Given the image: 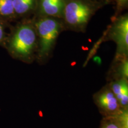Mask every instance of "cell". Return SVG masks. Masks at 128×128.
<instances>
[{
  "label": "cell",
  "mask_w": 128,
  "mask_h": 128,
  "mask_svg": "<svg viewBox=\"0 0 128 128\" xmlns=\"http://www.w3.org/2000/svg\"><path fill=\"white\" fill-rule=\"evenodd\" d=\"M4 28L2 25L0 24V42H1L4 39Z\"/></svg>",
  "instance_id": "cell-13"
},
{
  "label": "cell",
  "mask_w": 128,
  "mask_h": 128,
  "mask_svg": "<svg viewBox=\"0 0 128 128\" xmlns=\"http://www.w3.org/2000/svg\"><path fill=\"white\" fill-rule=\"evenodd\" d=\"M94 8L85 0H69L65 2L63 15L69 26L82 28L94 12Z\"/></svg>",
  "instance_id": "cell-3"
},
{
  "label": "cell",
  "mask_w": 128,
  "mask_h": 128,
  "mask_svg": "<svg viewBox=\"0 0 128 128\" xmlns=\"http://www.w3.org/2000/svg\"><path fill=\"white\" fill-rule=\"evenodd\" d=\"M114 94L122 108H128V79H119L111 81L108 84Z\"/></svg>",
  "instance_id": "cell-6"
},
{
  "label": "cell",
  "mask_w": 128,
  "mask_h": 128,
  "mask_svg": "<svg viewBox=\"0 0 128 128\" xmlns=\"http://www.w3.org/2000/svg\"><path fill=\"white\" fill-rule=\"evenodd\" d=\"M116 62L112 74V81L119 79H128V56L116 57Z\"/></svg>",
  "instance_id": "cell-9"
},
{
  "label": "cell",
  "mask_w": 128,
  "mask_h": 128,
  "mask_svg": "<svg viewBox=\"0 0 128 128\" xmlns=\"http://www.w3.org/2000/svg\"><path fill=\"white\" fill-rule=\"evenodd\" d=\"M39 36L38 58L45 60L49 57L60 30V24L56 19L46 17L36 23Z\"/></svg>",
  "instance_id": "cell-2"
},
{
  "label": "cell",
  "mask_w": 128,
  "mask_h": 128,
  "mask_svg": "<svg viewBox=\"0 0 128 128\" xmlns=\"http://www.w3.org/2000/svg\"><path fill=\"white\" fill-rule=\"evenodd\" d=\"M116 1L119 6L123 7V6H125L127 4L128 0H116Z\"/></svg>",
  "instance_id": "cell-12"
},
{
  "label": "cell",
  "mask_w": 128,
  "mask_h": 128,
  "mask_svg": "<svg viewBox=\"0 0 128 128\" xmlns=\"http://www.w3.org/2000/svg\"><path fill=\"white\" fill-rule=\"evenodd\" d=\"M100 128H128V108H123L115 116L103 117Z\"/></svg>",
  "instance_id": "cell-7"
},
{
  "label": "cell",
  "mask_w": 128,
  "mask_h": 128,
  "mask_svg": "<svg viewBox=\"0 0 128 128\" xmlns=\"http://www.w3.org/2000/svg\"><path fill=\"white\" fill-rule=\"evenodd\" d=\"M93 100L103 117L115 116L123 109L108 85L94 94Z\"/></svg>",
  "instance_id": "cell-4"
},
{
  "label": "cell",
  "mask_w": 128,
  "mask_h": 128,
  "mask_svg": "<svg viewBox=\"0 0 128 128\" xmlns=\"http://www.w3.org/2000/svg\"><path fill=\"white\" fill-rule=\"evenodd\" d=\"M54 1V0H40V2H49V1Z\"/></svg>",
  "instance_id": "cell-14"
},
{
  "label": "cell",
  "mask_w": 128,
  "mask_h": 128,
  "mask_svg": "<svg viewBox=\"0 0 128 128\" xmlns=\"http://www.w3.org/2000/svg\"><path fill=\"white\" fill-rule=\"evenodd\" d=\"M13 0H0V14L3 16H10L14 14Z\"/></svg>",
  "instance_id": "cell-11"
},
{
  "label": "cell",
  "mask_w": 128,
  "mask_h": 128,
  "mask_svg": "<svg viewBox=\"0 0 128 128\" xmlns=\"http://www.w3.org/2000/svg\"><path fill=\"white\" fill-rule=\"evenodd\" d=\"M65 0H54L49 2H40V12L50 17H60L63 15Z\"/></svg>",
  "instance_id": "cell-8"
},
{
  "label": "cell",
  "mask_w": 128,
  "mask_h": 128,
  "mask_svg": "<svg viewBox=\"0 0 128 128\" xmlns=\"http://www.w3.org/2000/svg\"><path fill=\"white\" fill-rule=\"evenodd\" d=\"M112 39L117 44L116 57L128 56V18L127 16L121 17L116 22L112 30Z\"/></svg>",
  "instance_id": "cell-5"
},
{
  "label": "cell",
  "mask_w": 128,
  "mask_h": 128,
  "mask_svg": "<svg viewBox=\"0 0 128 128\" xmlns=\"http://www.w3.org/2000/svg\"><path fill=\"white\" fill-rule=\"evenodd\" d=\"M36 30L30 24L21 25L10 42V50L14 56L25 61L31 60L36 49Z\"/></svg>",
  "instance_id": "cell-1"
},
{
  "label": "cell",
  "mask_w": 128,
  "mask_h": 128,
  "mask_svg": "<svg viewBox=\"0 0 128 128\" xmlns=\"http://www.w3.org/2000/svg\"><path fill=\"white\" fill-rule=\"evenodd\" d=\"M36 0H13L14 12L18 15L26 14L33 10Z\"/></svg>",
  "instance_id": "cell-10"
}]
</instances>
